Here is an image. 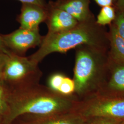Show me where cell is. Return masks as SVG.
<instances>
[{
	"mask_svg": "<svg viewBox=\"0 0 124 124\" xmlns=\"http://www.w3.org/2000/svg\"><path fill=\"white\" fill-rule=\"evenodd\" d=\"M85 119V124H121L124 121L102 117H94Z\"/></svg>",
	"mask_w": 124,
	"mask_h": 124,
	"instance_id": "cell-18",
	"label": "cell"
},
{
	"mask_svg": "<svg viewBox=\"0 0 124 124\" xmlns=\"http://www.w3.org/2000/svg\"><path fill=\"white\" fill-rule=\"evenodd\" d=\"M90 0H58L51 1L54 7L65 11L79 23H83L94 19L89 9Z\"/></svg>",
	"mask_w": 124,
	"mask_h": 124,
	"instance_id": "cell-11",
	"label": "cell"
},
{
	"mask_svg": "<svg viewBox=\"0 0 124 124\" xmlns=\"http://www.w3.org/2000/svg\"><path fill=\"white\" fill-rule=\"evenodd\" d=\"M115 7L112 6L102 7L97 16L96 23L102 26L108 24L110 25L115 19Z\"/></svg>",
	"mask_w": 124,
	"mask_h": 124,
	"instance_id": "cell-13",
	"label": "cell"
},
{
	"mask_svg": "<svg viewBox=\"0 0 124 124\" xmlns=\"http://www.w3.org/2000/svg\"><path fill=\"white\" fill-rule=\"evenodd\" d=\"M124 124V122H123V123H122V124Z\"/></svg>",
	"mask_w": 124,
	"mask_h": 124,
	"instance_id": "cell-26",
	"label": "cell"
},
{
	"mask_svg": "<svg viewBox=\"0 0 124 124\" xmlns=\"http://www.w3.org/2000/svg\"><path fill=\"white\" fill-rule=\"evenodd\" d=\"M47 14L46 6L22 3L21 13L18 16L17 20L20 23V28L31 30H37L39 29L40 23L46 21Z\"/></svg>",
	"mask_w": 124,
	"mask_h": 124,
	"instance_id": "cell-10",
	"label": "cell"
},
{
	"mask_svg": "<svg viewBox=\"0 0 124 124\" xmlns=\"http://www.w3.org/2000/svg\"><path fill=\"white\" fill-rule=\"evenodd\" d=\"M75 111L85 119L102 117L124 120V98L95 95L79 101Z\"/></svg>",
	"mask_w": 124,
	"mask_h": 124,
	"instance_id": "cell-5",
	"label": "cell"
},
{
	"mask_svg": "<svg viewBox=\"0 0 124 124\" xmlns=\"http://www.w3.org/2000/svg\"><path fill=\"white\" fill-rule=\"evenodd\" d=\"M1 36L7 49L21 56H24L29 49L40 46L44 38L40 35L39 29L31 30L20 28L10 34Z\"/></svg>",
	"mask_w": 124,
	"mask_h": 124,
	"instance_id": "cell-6",
	"label": "cell"
},
{
	"mask_svg": "<svg viewBox=\"0 0 124 124\" xmlns=\"http://www.w3.org/2000/svg\"><path fill=\"white\" fill-rule=\"evenodd\" d=\"M75 49L74 95L79 100L96 94L103 81L108 62V51L88 45Z\"/></svg>",
	"mask_w": 124,
	"mask_h": 124,
	"instance_id": "cell-3",
	"label": "cell"
},
{
	"mask_svg": "<svg viewBox=\"0 0 124 124\" xmlns=\"http://www.w3.org/2000/svg\"><path fill=\"white\" fill-rule=\"evenodd\" d=\"M42 76L38 64L32 62L29 57L11 52L6 55L1 84L8 88H20L39 83Z\"/></svg>",
	"mask_w": 124,
	"mask_h": 124,
	"instance_id": "cell-4",
	"label": "cell"
},
{
	"mask_svg": "<svg viewBox=\"0 0 124 124\" xmlns=\"http://www.w3.org/2000/svg\"><path fill=\"white\" fill-rule=\"evenodd\" d=\"M10 124H20V123H18V122H17V121H13Z\"/></svg>",
	"mask_w": 124,
	"mask_h": 124,
	"instance_id": "cell-24",
	"label": "cell"
},
{
	"mask_svg": "<svg viewBox=\"0 0 124 124\" xmlns=\"http://www.w3.org/2000/svg\"><path fill=\"white\" fill-rule=\"evenodd\" d=\"M116 9H119L124 12V0H118L114 4Z\"/></svg>",
	"mask_w": 124,
	"mask_h": 124,
	"instance_id": "cell-23",
	"label": "cell"
},
{
	"mask_svg": "<svg viewBox=\"0 0 124 124\" xmlns=\"http://www.w3.org/2000/svg\"><path fill=\"white\" fill-rule=\"evenodd\" d=\"M98 5L102 7L111 6L114 4L113 0H93Z\"/></svg>",
	"mask_w": 124,
	"mask_h": 124,
	"instance_id": "cell-21",
	"label": "cell"
},
{
	"mask_svg": "<svg viewBox=\"0 0 124 124\" xmlns=\"http://www.w3.org/2000/svg\"><path fill=\"white\" fill-rule=\"evenodd\" d=\"M81 45H88L109 50L108 32L98 25L94 19L79 23L68 31L47 34L40 48L29 57L32 62L38 64L45 57L54 53H66Z\"/></svg>",
	"mask_w": 124,
	"mask_h": 124,
	"instance_id": "cell-2",
	"label": "cell"
},
{
	"mask_svg": "<svg viewBox=\"0 0 124 124\" xmlns=\"http://www.w3.org/2000/svg\"><path fill=\"white\" fill-rule=\"evenodd\" d=\"M115 10V19L113 23L115 27L118 34L124 40V12L116 8Z\"/></svg>",
	"mask_w": 124,
	"mask_h": 124,
	"instance_id": "cell-17",
	"label": "cell"
},
{
	"mask_svg": "<svg viewBox=\"0 0 124 124\" xmlns=\"http://www.w3.org/2000/svg\"><path fill=\"white\" fill-rule=\"evenodd\" d=\"M95 95L124 98V62H116L109 58L104 80Z\"/></svg>",
	"mask_w": 124,
	"mask_h": 124,
	"instance_id": "cell-7",
	"label": "cell"
},
{
	"mask_svg": "<svg viewBox=\"0 0 124 124\" xmlns=\"http://www.w3.org/2000/svg\"><path fill=\"white\" fill-rule=\"evenodd\" d=\"M6 87L8 111L4 124L24 115L45 116L73 111L79 101L74 95L64 96L40 83L20 88Z\"/></svg>",
	"mask_w": 124,
	"mask_h": 124,
	"instance_id": "cell-1",
	"label": "cell"
},
{
	"mask_svg": "<svg viewBox=\"0 0 124 124\" xmlns=\"http://www.w3.org/2000/svg\"><path fill=\"white\" fill-rule=\"evenodd\" d=\"M118 0H113V1H114V4L116 2H117Z\"/></svg>",
	"mask_w": 124,
	"mask_h": 124,
	"instance_id": "cell-25",
	"label": "cell"
},
{
	"mask_svg": "<svg viewBox=\"0 0 124 124\" xmlns=\"http://www.w3.org/2000/svg\"><path fill=\"white\" fill-rule=\"evenodd\" d=\"M47 10L46 23L48 31L47 34H54L68 31L75 27L79 22L70 14L52 4H47Z\"/></svg>",
	"mask_w": 124,
	"mask_h": 124,
	"instance_id": "cell-9",
	"label": "cell"
},
{
	"mask_svg": "<svg viewBox=\"0 0 124 124\" xmlns=\"http://www.w3.org/2000/svg\"><path fill=\"white\" fill-rule=\"evenodd\" d=\"M66 76L61 73H56L49 76L47 80V86L53 91L58 93L59 88Z\"/></svg>",
	"mask_w": 124,
	"mask_h": 124,
	"instance_id": "cell-15",
	"label": "cell"
},
{
	"mask_svg": "<svg viewBox=\"0 0 124 124\" xmlns=\"http://www.w3.org/2000/svg\"><path fill=\"white\" fill-rule=\"evenodd\" d=\"M0 52L5 53V54H7L10 53V51H9V50L7 49V48L5 46L0 34Z\"/></svg>",
	"mask_w": 124,
	"mask_h": 124,
	"instance_id": "cell-22",
	"label": "cell"
},
{
	"mask_svg": "<svg viewBox=\"0 0 124 124\" xmlns=\"http://www.w3.org/2000/svg\"><path fill=\"white\" fill-rule=\"evenodd\" d=\"M85 120L78 113L73 110L45 116L24 115L13 121L22 124H85Z\"/></svg>",
	"mask_w": 124,
	"mask_h": 124,
	"instance_id": "cell-8",
	"label": "cell"
},
{
	"mask_svg": "<svg viewBox=\"0 0 124 124\" xmlns=\"http://www.w3.org/2000/svg\"><path fill=\"white\" fill-rule=\"evenodd\" d=\"M21 1L22 3H31L38 5L42 7L46 6L47 4L45 2V0H18Z\"/></svg>",
	"mask_w": 124,
	"mask_h": 124,
	"instance_id": "cell-19",
	"label": "cell"
},
{
	"mask_svg": "<svg viewBox=\"0 0 124 124\" xmlns=\"http://www.w3.org/2000/svg\"><path fill=\"white\" fill-rule=\"evenodd\" d=\"M108 36L109 58L116 62H124V40L118 34L113 23L110 25Z\"/></svg>",
	"mask_w": 124,
	"mask_h": 124,
	"instance_id": "cell-12",
	"label": "cell"
},
{
	"mask_svg": "<svg viewBox=\"0 0 124 124\" xmlns=\"http://www.w3.org/2000/svg\"><path fill=\"white\" fill-rule=\"evenodd\" d=\"M75 91V84L73 79L65 76L59 88L58 93L64 96L74 95Z\"/></svg>",
	"mask_w": 124,
	"mask_h": 124,
	"instance_id": "cell-16",
	"label": "cell"
},
{
	"mask_svg": "<svg viewBox=\"0 0 124 124\" xmlns=\"http://www.w3.org/2000/svg\"><path fill=\"white\" fill-rule=\"evenodd\" d=\"M7 88L2 84L0 85V124H4L8 114V104L7 102Z\"/></svg>",
	"mask_w": 124,
	"mask_h": 124,
	"instance_id": "cell-14",
	"label": "cell"
},
{
	"mask_svg": "<svg viewBox=\"0 0 124 124\" xmlns=\"http://www.w3.org/2000/svg\"><path fill=\"white\" fill-rule=\"evenodd\" d=\"M7 54L0 52V85L1 84V77Z\"/></svg>",
	"mask_w": 124,
	"mask_h": 124,
	"instance_id": "cell-20",
	"label": "cell"
}]
</instances>
